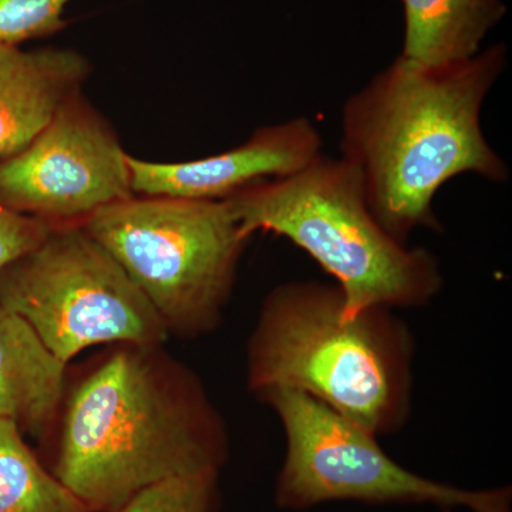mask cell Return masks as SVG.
Returning a JSON list of instances; mask_svg holds the SVG:
<instances>
[{"label":"cell","instance_id":"cell-10","mask_svg":"<svg viewBox=\"0 0 512 512\" xmlns=\"http://www.w3.org/2000/svg\"><path fill=\"white\" fill-rule=\"evenodd\" d=\"M92 72L73 50L0 45V160L20 153Z\"/></svg>","mask_w":512,"mask_h":512},{"label":"cell","instance_id":"cell-11","mask_svg":"<svg viewBox=\"0 0 512 512\" xmlns=\"http://www.w3.org/2000/svg\"><path fill=\"white\" fill-rule=\"evenodd\" d=\"M69 365L53 355L25 319L0 303V419L45 440L55 426Z\"/></svg>","mask_w":512,"mask_h":512},{"label":"cell","instance_id":"cell-5","mask_svg":"<svg viewBox=\"0 0 512 512\" xmlns=\"http://www.w3.org/2000/svg\"><path fill=\"white\" fill-rule=\"evenodd\" d=\"M83 227L143 292L168 335L195 339L220 328L251 239L227 202L134 195Z\"/></svg>","mask_w":512,"mask_h":512},{"label":"cell","instance_id":"cell-9","mask_svg":"<svg viewBox=\"0 0 512 512\" xmlns=\"http://www.w3.org/2000/svg\"><path fill=\"white\" fill-rule=\"evenodd\" d=\"M322 138L306 117L258 128L241 146L185 163L127 156L131 187L141 197L224 201L248 185L288 177L319 156Z\"/></svg>","mask_w":512,"mask_h":512},{"label":"cell","instance_id":"cell-2","mask_svg":"<svg viewBox=\"0 0 512 512\" xmlns=\"http://www.w3.org/2000/svg\"><path fill=\"white\" fill-rule=\"evenodd\" d=\"M505 64L501 43L447 66L400 55L346 100L340 158L359 174L376 220L402 244L416 229L439 231L434 197L457 175L508 181L507 164L481 128Z\"/></svg>","mask_w":512,"mask_h":512},{"label":"cell","instance_id":"cell-3","mask_svg":"<svg viewBox=\"0 0 512 512\" xmlns=\"http://www.w3.org/2000/svg\"><path fill=\"white\" fill-rule=\"evenodd\" d=\"M336 284L292 281L265 296L247 342V389L256 399L295 390L380 439L413 409L416 340L393 309L343 313Z\"/></svg>","mask_w":512,"mask_h":512},{"label":"cell","instance_id":"cell-7","mask_svg":"<svg viewBox=\"0 0 512 512\" xmlns=\"http://www.w3.org/2000/svg\"><path fill=\"white\" fill-rule=\"evenodd\" d=\"M0 303L66 365L93 346L170 339L143 292L83 225L53 228L3 269Z\"/></svg>","mask_w":512,"mask_h":512},{"label":"cell","instance_id":"cell-16","mask_svg":"<svg viewBox=\"0 0 512 512\" xmlns=\"http://www.w3.org/2000/svg\"><path fill=\"white\" fill-rule=\"evenodd\" d=\"M53 228L0 204V272L42 244Z\"/></svg>","mask_w":512,"mask_h":512},{"label":"cell","instance_id":"cell-4","mask_svg":"<svg viewBox=\"0 0 512 512\" xmlns=\"http://www.w3.org/2000/svg\"><path fill=\"white\" fill-rule=\"evenodd\" d=\"M224 201L249 237L271 232L311 256L342 291L345 315L424 308L443 289L439 259L379 224L359 174L343 158L319 154L298 173L248 185Z\"/></svg>","mask_w":512,"mask_h":512},{"label":"cell","instance_id":"cell-13","mask_svg":"<svg viewBox=\"0 0 512 512\" xmlns=\"http://www.w3.org/2000/svg\"><path fill=\"white\" fill-rule=\"evenodd\" d=\"M23 437L12 421L0 419V512H93Z\"/></svg>","mask_w":512,"mask_h":512},{"label":"cell","instance_id":"cell-12","mask_svg":"<svg viewBox=\"0 0 512 512\" xmlns=\"http://www.w3.org/2000/svg\"><path fill=\"white\" fill-rule=\"evenodd\" d=\"M402 56L424 66L466 62L504 18L503 0H403Z\"/></svg>","mask_w":512,"mask_h":512},{"label":"cell","instance_id":"cell-1","mask_svg":"<svg viewBox=\"0 0 512 512\" xmlns=\"http://www.w3.org/2000/svg\"><path fill=\"white\" fill-rule=\"evenodd\" d=\"M45 466L93 512H119L171 478L222 473L227 424L164 345L117 343L67 375Z\"/></svg>","mask_w":512,"mask_h":512},{"label":"cell","instance_id":"cell-6","mask_svg":"<svg viewBox=\"0 0 512 512\" xmlns=\"http://www.w3.org/2000/svg\"><path fill=\"white\" fill-rule=\"evenodd\" d=\"M258 400L271 407L284 429L285 458L275 484L281 510L348 501L512 512L511 487L471 490L419 476L396 463L369 431L306 394L274 390Z\"/></svg>","mask_w":512,"mask_h":512},{"label":"cell","instance_id":"cell-8","mask_svg":"<svg viewBox=\"0 0 512 512\" xmlns=\"http://www.w3.org/2000/svg\"><path fill=\"white\" fill-rule=\"evenodd\" d=\"M128 154L82 90L15 156L0 160V204L52 225H83L134 197Z\"/></svg>","mask_w":512,"mask_h":512},{"label":"cell","instance_id":"cell-15","mask_svg":"<svg viewBox=\"0 0 512 512\" xmlns=\"http://www.w3.org/2000/svg\"><path fill=\"white\" fill-rule=\"evenodd\" d=\"M72 0H0V45L22 43L62 32L63 12Z\"/></svg>","mask_w":512,"mask_h":512},{"label":"cell","instance_id":"cell-14","mask_svg":"<svg viewBox=\"0 0 512 512\" xmlns=\"http://www.w3.org/2000/svg\"><path fill=\"white\" fill-rule=\"evenodd\" d=\"M221 474L171 478L147 488L119 512H222Z\"/></svg>","mask_w":512,"mask_h":512}]
</instances>
